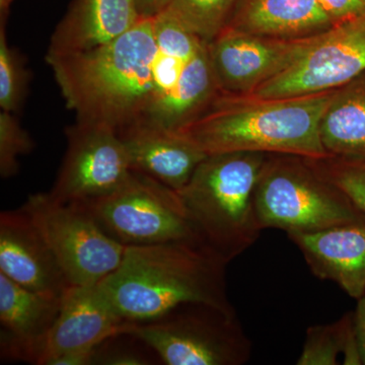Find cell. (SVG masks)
Segmentation results:
<instances>
[{
    "label": "cell",
    "mask_w": 365,
    "mask_h": 365,
    "mask_svg": "<svg viewBox=\"0 0 365 365\" xmlns=\"http://www.w3.org/2000/svg\"><path fill=\"white\" fill-rule=\"evenodd\" d=\"M153 18L117 39L83 51L46 55L76 121L120 131L143 121L153 105Z\"/></svg>",
    "instance_id": "obj_1"
},
{
    "label": "cell",
    "mask_w": 365,
    "mask_h": 365,
    "mask_svg": "<svg viewBox=\"0 0 365 365\" xmlns=\"http://www.w3.org/2000/svg\"><path fill=\"white\" fill-rule=\"evenodd\" d=\"M227 265L200 242L128 246L119 267L100 284L126 322L150 321L189 302L234 309Z\"/></svg>",
    "instance_id": "obj_2"
},
{
    "label": "cell",
    "mask_w": 365,
    "mask_h": 365,
    "mask_svg": "<svg viewBox=\"0 0 365 365\" xmlns=\"http://www.w3.org/2000/svg\"><path fill=\"white\" fill-rule=\"evenodd\" d=\"M333 91L276 98L222 93L178 133L207 155L254 151L329 157L319 137V123Z\"/></svg>",
    "instance_id": "obj_3"
},
{
    "label": "cell",
    "mask_w": 365,
    "mask_h": 365,
    "mask_svg": "<svg viewBox=\"0 0 365 365\" xmlns=\"http://www.w3.org/2000/svg\"><path fill=\"white\" fill-rule=\"evenodd\" d=\"M267 155L254 151L208 155L178 191L199 240L227 264L260 237L254 190Z\"/></svg>",
    "instance_id": "obj_4"
},
{
    "label": "cell",
    "mask_w": 365,
    "mask_h": 365,
    "mask_svg": "<svg viewBox=\"0 0 365 365\" xmlns=\"http://www.w3.org/2000/svg\"><path fill=\"white\" fill-rule=\"evenodd\" d=\"M262 230L311 232L364 220L344 192L314 167L309 158L268 153L254 190Z\"/></svg>",
    "instance_id": "obj_5"
},
{
    "label": "cell",
    "mask_w": 365,
    "mask_h": 365,
    "mask_svg": "<svg viewBox=\"0 0 365 365\" xmlns=\"http://www.w3.org/2000/svg\"><path fill=\"white\" fill-rule=\"evenodd\" d=\"M122 334L140 341L168 365H242L252 355L235 309L203 302L181 304L150 321L126 322Z\"/></svg>",
    "instance_id": "obj_6"
},
{
    "label": "cell",
    "mask_w": 365,
    "mask_h": 365,
    "mask_svg": "<svg viewBox=\"0 0 365 365\" xmlns=\"http://www.w3.org/2000/svg\"><path fill=\"white\" fill-rule=\"evenodd\" d=\"M81 208L126 247L201 242L178 192L135 170L109 195Z\"/></svg>",
    "instance_id": "obj_7"
},
{
    "label": "cell",
    "mask_w": 365,
    "mask_h": 365,
    "mask_svg": "<svg viewBox=\"0 0 365 365\" xmlns=\"http://www.w3.org/2000/svg\"><path fill=\"white\" fill-rule=\"evenodd\" d=\"M21 208L49 245L72 287L97 284L114 272L126 246L107 234L86 209L34 194Z\"/></svg>",
    "instance_id": "obj_8"
},
{
    "label": "cell",
    "mask_w": 365,
    "mask_h": 365,
    "mask_svg": "<svg viewBox=\"0 0 365 365\" xmlns=\"http://www.w3.org/2000/svg\"><path fill=\"white\" fill-rule=\"evenodd\" d=\"M365 72V14L314 37L284 71L257 88L260 98H292L336 90Z\"/></svg>",
    "instance_id": "obj_9"
},
{
    "label": "cell",
    "mask_w": 365,
    "mask_h": 365,
    "mask_svg": "<svg viewBox=\"0 0 365 365\" xmlns=\"http://www.w3.org/2000/svg\"><path fill=\"white\" fill-rule=\"evenodd\" d=\"M67 150L51 191L55 201L83 207L115 191L132 170L117 131L76 121L66 131Z\"/></svg>",
    "instance_id": "obj_10"
},
{
    "label": "cell",
    "mask_w": 365,
    "mask_h": 365,
    "mask_svg": "<svg viewBox=\"0 0 365 365\" xmlns=\"http://www.w3.org/2000/svg\"><path fill=\"white\" fill-rule=\"evenodd\" d=\"M313 39H279L225 26L208 43L222 93L251 95L292 66Z\"/></svg>",
    "instance_id": "obj_11"
},
{
    "label": "cell",
    "mask_w": 365,
    "mask_h": 365,
    "mask_svg": "<svg viewBox=\"0 0 365 365\" xmlns=\"http://www.w3.org/2000/svg\"><path fill=\"white\" fill-rule=\"evenodd\" d=\"M0 273L39 294L63 297L72 287L40 230L23 208L0 215Z\"/></svg>",
    "instance_id": "obj_12"
},
{
    "label": "cell",
    "mask_w": 365,
    "mask_h": 365,
    "mask_svg": "<svg viewBox=\"0 0 365 365\" xmlns=\"http://www.w3.org/2000/svg\"><path fill=\"white\" fill-rule=\"evenodd\" d=\"M126 325L117 313L100 282L71 287L62 302L61 311L50 331L37 365L74 350L96 348L121 335Z\"/></svg>",
    "instance_id": "obj_13"
},
{
    "label": "cell",
    "mask_w": 365,
    "mask_h": 365,
    "mask_svg": "<svg viewBox=\"0 0 365 365\" xmlns=\"http://www.w3.org/2000/svg\"><path fill=\"white\" fill-rule=\"evenodd\" d=\"M63 297L33 292L0 273L2 359L37 364Z\"/></svg>",
    "instance_id": "obj_14"
},
{
    "label": "cell",
    "mask_w": 365,
    "mask_h": 365,
    "mask_svg": "<svg viewBox=\"0 0 365 365\" xmlns=\"http://www.w3.org/2000/svg\"><path fill=\"white\" fill-rule=\"evenodd\" d=\"M312 273L354 299L365 295V218L311 232H289Z\"/></svg>",
    "instance_id": "obj_15"
},
{
    "label": "cell",
    "mask_w": 365,
    "mask_h": 365,
    "mask_svg": "<svg viewBox=\"0 0 365 365\" xmlns=\"http://www.w3.org/2000/svg\"><path fill=\"white\" fill-rule=\"evenodd\" d=\"M123 143L132 170L180 191L186 186L207 153L178 132L148 122L117 132Z\"/></svg>",
    "instance_id": "obj_16"
},
{
    "label": "cell",
    "mask_w": 365,
    "mask_h": 365,
    "mask_svg": "<svg viewBox=\"0 0 365 365\" xmlns=\"http://www.w3.org/2000/svg\"><path fill=\"white\" fill-rule=\"evenodd\" d=\"M143 19L134 0H73L47 54L83 51L117 39Z\"/></svg>",
    "instance_id": "obj_17"
},
{
    "label": "cell",
    "mask_w": 365,
    "mask_h": 365,
    "mask_svg": "<svg viewBox=\"0 0 365 365\" xmlns=\"http://www.w3.org/2000/svg\"><path fill=\"white\" fill-rule=\"evenodd\" d=\"M334 26L318 0H235L225 26L294 40L314 37Z\"/></svg>",
    "instance_id": "obj_18"
},
{
    "label": "cell",
    "mask_w": 365,
    "mask_h": 365,
    "mask_svg": "<svg viewBox=\"0 0 365 365\" xmlns=\"http://www.w3.org/2000/svg\"><path fill=\"white\" fill-rule=\"evenodd\" d=\"M319 137L329 157L365 162V72L334 90Z\"/></svg>",
    "instance_id": "obj_19"
},
{
    "label": "cell",
    "mask_w": 365,
    "mask_h": 365,
    "mask_svg": "<svg viewBox=\"0 0 365 365\" xmlns=\"http://www.w3.org/2000/svg\"><path fill=\"white\" fill-rule=\"evenodd\" d=\"M153 20L155 55L153 64L155 95L151 107L172 95L190 62L206 44L167 9L153 16Z\"/></svg>",
    "instance_id": "obj_20"
},
{
    "label": "cell",
    "mask_w": 365,
    "mask_h": 365,
    "mask_svg": "<svg viewBox=\"0 0 365 365\" xmlns=\"http://www.w3.org/2000/svg\"><path fill=\"white\" fill-rule=\"evenodd\" d=\"M343 354L344 364L359 365L360 360L353 333L352 313L328 325L307 329L297 365H336L338 355Z\"/></svg>",
    "instance_id": "obj_21"
},
{
    "label": "cell",
    "mask_w": 365,
    "mask_h": 365,
    "mask_svg": "<svg viewBox=\"0 0 365 365\" xmlns=\"http://www.w3.org/2000/svg\"><path fill=\"white\" fill-rule=\"evenodd\" d=\"M235 0H169L167 9L190 32L210 43L227 26Z\"/></svg>",
    "instance_id": "obj_22"
},
{
    "label": "cell",
    "mask_w": 365,
    "mask_h": 365,
    "mask_svg": "<svg viewBox=\"0 0 365 365\" xmlns=\"http://www.w3.org/2000/svg\"><path fill=\"white\" fill-rule=\"evenodd\" d=\"M28 71L18 53L7 43L6 25H0V107L14 113L20 109L26 93Z\"/></svg>",
    "instance_id": "obj_23"
},
{
    "label": "cell",
    "mask_w": 365,
    "mask_h": 365,
    "mask_svg": "<svg viewBox=\"0 0 365 365\" xmlns=\"http://www.w3.org/2000/svg\"><path fill=\"white\" fill-rule=\"evenodd\" d=\"M309 160L319 174L339 187L365 215V162L333 157L309 158Z\"/></svg>",
    "instance_id": "obj_24"
},
{
    "label": "cell",
    "mask_w": 365,
    "mask_h": 365,
    "mask_svg": "<svg viewBox=\"0 0 365 365\" xmlns=\"http://www.w3.org/2000/svg\"><path fill=\"white\" fill-rule=\"evenodd\" d=\"M34 148V141L13 113H0V175L4 179L18 173V158Z\"/></svg>",
    "instance_id": "obj_25"
},
{
    "label": "cell",
    "mask_w": 365,
    "mask_h": 365,
    "mask_svg": "<svg viewBox=\"0 0 365 365\" xmlns=\"http://www.w3.org/2000/svg\"><path fill=\"white\" fill-rule=\"evenodd\" d=\"M151 360L143 351L129 346H110L105 341L98 346L95 364L102 365H148Z\"/></svg>",
    "instance_id": "obj_26"
},
{
    "label": "cell",
    "mask_w": 365,
    "mask_h": 365,
    "mask_svg": "<svg viewBox=\"0 0 365 365\" xmlns=\"http://www.w3.org/2000/svg\"><path fill=\"white\" fill-rule=\"evenodd\" d=\"M319 6L334 25L343 21L353 20L365 14V6L362 0H318Z\"/></svg>",
    "instance_id": "obj_27"
},
{
    "label": "cell",
    "mask_w": 365,
    "mask_h": 365,
    "mask_svg": "<svg viewBox=\"0 0 365 365\" xmlns=\"http://www.w3.org/2000/svg\"><path fill=\"white\" fill-rule=\"evenodd\" d=\"M352 325L360 364L365 365V295L357 299L356 307L352 313Z\"/></svg>",
    "instance_id": "obj_28"
},
{
    "label": "cell",
    "mask_w": 365,
    "mask_h": 365,
    "mask_svg": "<svg viewBox=\"0 0 365 365\" xmlns=\"http://www.w3.org/2000/svg\"><path fill=\"white\" fill-rule=\"evenodd\" d=\"M98 347L86 348L66 352L52 359L48 365H93L95 364Z\"/></svg>",
    "instance_id": "obj_29"
},
{
    "label": "cell",
    "mask_w": 365,
    "mask_h": 365,
    "mask_svg": "<svg viewBox=\"0 0 365 365\" xmlns=\"http://www.w3.org/2000/svg\"><path fill=\"white\" fill-rule=\"evenodd\" d=\"M169 0H134L137 11L143 18H153L168 6Z\"/></svg>",
    "instance_id": "obj_30"
},
{
    "label": "cell",
    "mask_w": 365,
    "mask_h": 365,
    "mask_svg": "<svg viewBox=\"0 0 365 365\" xmlns=\"http://www.w3.org/2000/svg\"><path fill=\"white\" fill-rule=\"evenodd\" d=\"M14 0H0V25H6L7 16Z\"/></svg>",
    "instance_id": "obj_31"
},
{
    "label": "cell",
    "mask_w": 365,
    "mask_h": 365,
    "mask_svg": "<svg viewBox=\"0 0 365 365\" xmlns=\"http://www.w3.org/2000/svg\"><path fill=\"white\" fill-rule=\"evenodd\" d=\"M362 2H364V6H365V0H362Z\"/></svg>",
    "instance_id": "obj_32"
}]
</instances>
